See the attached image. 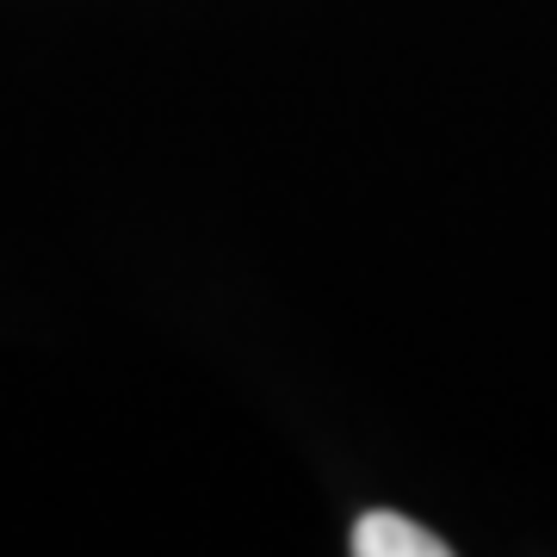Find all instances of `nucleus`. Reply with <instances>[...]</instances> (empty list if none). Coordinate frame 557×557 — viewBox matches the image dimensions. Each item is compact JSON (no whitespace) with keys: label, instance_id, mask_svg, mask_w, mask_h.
I'll return each mask as SVG.
<instances>
[{"label":"nucleus","instance_id":"nucleus-1","mask_svg":"<svg viewBox=\"0 0 557 557\" xmlns=\"http://www.w3.org/2000/svg\"><path fill=\"white\" fill-rule=\"evenodd\" d=\"M347 552L354 557H446V539L403 515H359Z\"/></svg>","mask_w":557,"mask_h":557}]
</instances>
